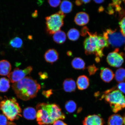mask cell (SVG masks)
<instances>
[{
  "label": "cell",
  "instance_id": "cell-46",
  "mask_svg": "<svg viewBox=\"0 0 125 125\" xmlns=\"http://www.w3.org/2000/svg\"></svg>",
  "mask_w": 125,
  "mask_h": 125
},
{
  "label": "cell",
  "instance_id": "cell-22",
  "mask_svg": "<svg viewBox=\"0 0 125 125\" xmlns=\"http://www.w3.org/2000/svg\"><path fill=\"white\" fill-rule=\"evenodd\" d=\"M73 7V4L70 1L64 0L61 4L60 11L64 14L69 13L72 10Z\"/></svg>",
  "mask_w": 125,
  "mask_h": 125
},
{
  "label": "cell",
  "instance_id": "cell-45",
  "mask_svg": "<svg viewBox=\"0 0 125 125\" xmlns=\"http://www.w3.org/2000/svg\"></svg>",
  "mask_w": 125,
  "mask_h": 125
},
{
  "label": "cell",
  "instance_id": "cell-13",
  "mask_svg": "<svg viewBox=\"0 0 125 125\" xmlns=\"http://www.w3.org/2000/svg\"><path fill=\"white\" fill-rule=\"evenodd\" d=\"M100 77L104 82L109 83L112 81L115 77L113 71L108 68H103L101 69Z\"/></svg>",
  "mask_w": 125,
  "mask_h": 125
},
{
  "label": "cell",
  "instance_id": "cell-24",
  "mask_svg": "<svg viewBox=\"0 0 125 125\" xmlns=\"http://www.w3.org/2000/svg\"><path fill=\"white\" fill-rule=\"evenodd\" d=\"M10 81L5 77L0 79V92L5 93L7 92L10 87Z\"/></svg>",
  "mask_w": 125,
  "mask_h": 125
},
{
  "label": "cell",
  "instance_id": "cell-31",
  "mask_svg": "<svg viewBox=\"0 0 125 125\" xmlns=\"http://www.w3.org/2000/svg\"><path fill=\"white\" fill-rule=\"evenodd\" d=\"M48 3L51 7L56 8L58 7L61 3V0H48Z\"/></svg>",
  "mask_w": 125,
  "mask_h": 125
},
{
  "label": "cell",
  "instance_id": "cell-44",
  "mask_svg": "<svg viewBox=\"0 0 125 125\" xmlns=\"http://www.w3.org/2000/svg\"><path fill=\"white\" fill-rule=\"evenodd\" d=\"M124 116H125V115H124Z\"/></svg>",
  "mask_w": 125,
  "mask_h": 125
},
{
  "label": "cell",
  "instance_id": "cell-12",
  "mask_svg": "<svg viewBox=\"0 0 125 125\" xmlns=\"http://www.w3.org/2000/svg\"><path fill=\"white\" fill-rule=\"evenodd\" d=\"M44 58L46 62L52 64L58 60L59 54L55 49H50L45 52Z\"/></svg>",
  "mask_w": 125,
  "mask_h": 125
},
{
  "label": "cell",
  "instance_id": "cell-38",
  "mask_svg": "<svg viewBox=\"0 0 125 125\" xmlns=\"http://www.w3.org/2000/svg\"><path fill=\"white\" fill-rule=\"evenodd\" d=\"M38 13H37V10H35V12L32 14V17L34 18H36L37 16Z\"/></svg>",
  "mask_w": 125,
  "mask_h": 125
},
{
  "label": "cell",
  "instance_id": "cell-33",
  "mask_svg": "<svg viewBox=\"0 0 125 125\" xmlns=\"http://www.w3.org/2000/svg\"><path fill=\"white\" fill-rule=\"evenodd\" d=\"M52 94V91L51 90L43 91L42 92L43 95L46 98L49 97Z\"/></svg>",
  "mask_w": 125,
  "mask_h": 125
},
{
  "label": "cell",
  "instance_id": "cell-39",
  "mask_svg": "<svg viewBox=\"0 0 125 125\" xmlns=\"http://www.w3.org/2000/svg\"><path fill=\"white\" fill-rule=\"evenodd\" d=\"M95 3L98 4H101L104 2V0H94Z\"/></svg>",
  "mask_w": 125,
  "mask_h": 125
},
{
  "label": "cell",
  "instance_id": "cell-9",
  "mask_svg": "<svg viewBox=\"0 0 125 125\" xmlns=\"http://www.w3.org/2000/svg\"><path fill=\"white\" fill-rule=\"evenodd\" d=\"M118 48H116L113 52L109 53L107 56V61L111 66L114 68L121 67L124 62L122 55L118 52Z\"/></svg>",
  "mask_w": 125,
  "mask_h": 125
},
{
  "label": "cell",
  "instance_id": "cell-28",
  "mask_svg": "<svg viewBox=\"0 0 125 125\" xmlns=\"http://www.w3.org/2000/svg\"><path fill=\"white\" fill-rule=\"evenodd\" d=\"M7 119L4 115H0V125H16L15 123L8 121Z\"/></svg>",
  "mask_w": 125,
  "mask_h": 125
},
{
  "label": "cell",
  "instance_id": "cell-23",
  "mask_svg": "<svg viewBox=\"0 0 125 125\" xmlns=\"http://www.w3.org/2000/svg\"><path fill=\"white\" fill-rule=\"evenodd\" d=\"M115 79L117 82L121 83L125 81V69L119 68L115 72Z\"/></svg>",
  "mask_w": 125,
  "mask_h": 125
},
{
  "label": "cell",
  "instance_id": "cell-35",
  "mask_svg": "<svg viewBox=\"0 0 125 125\" xmlns=\"http://www.w3.org/2000/svg\"><path fill=\"white\" fill-rule=\"evenodd\" d=\"M39 75L41 79H46L48 78V74L46 72H40L39 73Z\"/></svg>",
  "mask_w": 125,
  "mask_h": 125
},
{
  "label": "cell",
  "instance_id": "cell-6",
  "mask_svg": "<svg viewBox=\"0 0 125 125\" xmlns=\"http://www.w3.org/2000/svg\"><path fill=\"white\" fill-rule=\"evenodd\" d=\"M103 35L107 41L109 45L114 47L118 48L125 43V37L116 29L113 30L108 29L104 32Z\"/></svg>",
  "mask_w": 125,
  "mask_h": 125
},
{
  "label": "cell",
  "instance_id": "cell-7",
  "mask_svg": "<svg viewBox=\"0 0 125 125\" xmlns=\"http://www.w3.org/2000/svg\"><path fill=\"white\" fill-rule=\"evenodd\" d=\"M89 36L85 39L84 46L86 55L96 54L97 49L98 35L96 33H92L88 31Z\"/></svg>",
  "mask_w": 125,
  "mask_h": 125
},
{
  "label": "cell",
  "instance_id": "cell-16",
  "mask_svg": "<svg viewBox=\"0 0 125 125\" xmlns=\"http://www.w3.org/2000/svg\"><path fill=\"white\" fill-rule=\"evenodd\" d=\"M63 87L64 90L67 93L74 92L76 89V83L72 79L68 78L64 80Z\"/></svg>",
  "mask_w": 125,
  "mask_h": 125
},
{
  "label": "cell",
  "instance_id": "cell-43",
  "mask_svg": "<svg viewBox=\"0 0 125 125\" xmlns=\"http://www.w3.org/2000/svg\"><path fill=\"white\" fill-rule=\"evenodd\" d=\"M123 118V121H124V125H125V116Z\"/></svg>",
  "mask_w": 125,
  "mask_h": 125
},
{
  "label": "cell",
  "instance_id": "cell-29",
  "mask_svg": "<svg viewBox=\"0 0 125 125\" xmlns=\"http://www.w3.org/2000/svg\"><path fill=\"white\" fill-rule=\"evenodd\" d=\"M119 26L121 29V32L125 37V17L122 19L119 22Z\"/></svg>",
  "mask_w": 125,
  "mask_h": 125
},
{
  "label": "cell",
  "instance_id": "cell-2",
  "mask_svg": "<svg viewBox=\"0 0 125 125\" xmlns=\"http://www.w3.org/2000/svg\"><path fill=\"white\" fill-rule=\"evenodd\" d=\"M12 87L17 98L24 101L35 97L41 89L37 81L30 76L13 83Z\"/></svg>",
  "mask_w": 125,
  "mask_h": 125
},
{
  "label": "cell",
  "instance_id": "cell-41",
  "mask_svg": "<svg viewBox=\"0 0 125 125\" xmlns=\"http://www.w3.org/2000/svg\"><path fill=\"white\" fill-rule=\"evenodd\" d=\"M82 1L83 3L86 4L90 2L91 1L88 0H82Z\"/></svg>",
  "mask_w": 125,
  "mask_h": 125
},
{
  "label": "cell",
  "instance_id": "cell-11",
  "mask_svg": "<svg viewBox=\"0 0 125 125\" xmlns=\"http://www.w3.org/2000/svg\"><path fill=\"white\" fill-rule=\"evenodd\" d=\"M98 38L97 49L95 54L97 57L101 58L104 56L103 49L105 47H108L109 44L103 35H98Z\"/></svg>",
  "mask_w": 125,
  "mask_h": 125
},
{
  "label": "cell",
  "instance_id": "cell-37",
  "mask_svg": "<svg viewBox=\"0 0 125 125\" xmlns=\"http://www.w3.org/2000/svg\"><path fill=\"white\" fill-rule=\"evenodd\" d=\"M82 0H76L75 2V3L76 5L80 6L82 5L83 4Z\"/></svg>",
  "mask_w": 125,
  "mask_h": 125
},
{
  "label": "cell",
  "instance_id": "cell-21",
  "mask_svg": "<svg viewBox=\"0 0 125 125\" xmlns=\"http://www.w3.org/2000/svg\"><path fill=\"white\" fill-rule=\"evenodd\" d=\"M71 65L73 68L76 70H83L85 68V62L80 57H75L73 59Z\"/></svg>",
  "mask_w": 125,
  "mask_h": 125
},
{
  "label": "cell",
  "instance_id": "cell-5",
  "mask_svg": "<svg viewBox=\"0 0 125 125\" xmlns=\"http://www.w3.org/2000/svg\"><path fill=\"white\" fill-rule=\"evenodd\" d=\"M65 15L61 11L45 18L46 31L49 35H52L60 30L64 24Z\"/></svg>",
  "mask_w": 125,
  "mask_h": 125
},
{
  "label": "cell",
  "instance_id": "cell-27",
  "mask_svg": "<svg viewBox=\"0 0 125 125\" xmlns=\"http://www.w3.org/2000/svg\"><path fill=\"white\" fill-rule=\"evenodd\" d=\"M9 43L12 47L20 48L22 47L23 42L22 40L20 37H16L11 40Z\"/></svg>",
  "mask_w": 125,
  "mask_h": 125
},
{
  "label": "cell",
  "instance_id": "cell-20",
  "mask_svg": "<svg viewBox=\"0 0 125 125\" xmlns=\"http://www.w3.org/2000/svg\"><path fill=\"white\" fill-rule=\"evenodd\" d=\"M53 40L55 43L58 44H62L66 41V36L64 31L59 30L54 34Z\"/></svg>",
  "mask_w": 125,
  "mask_h": 125
},
{
  "label": "cell",
  "instance_id": "cell-1",
  "mask_svg": "<svg viewBox=\"0 0 125 125\" xmlns=\"http://www.w3.org/2000/svg\"><path fill=\"white\" fill-rule=\"evenodd\" d=\"M37 121L40 125L53 124L59 120H64L65 115L59 105L55 104L39 103L36 106Z\"/></svg>",
  "mask_w": 125,
  "mask_h": 125
},
{
  "label": "cell",
  "instance_id": "cell-3",
  "mask_svg": "<svg viewBox=\"0 0 125 125\" xmlns=\"http://www.w3.org/2000/svg\"><path fill=\"white\" fill-rule=\"evenodd\" d=\"M114 87L104 92L100 100L104 99L110 104L112 110L115 113L125 108V97L121 91Z\"/></svg>",
  "mask_w": 125,
  "mask_h": 125
},
{
  "label": "cell",
  "instance_id": "cell-18",
  "mask_svg": "<svg viewBox=\"0 0 125 125\" xmlns=\"http://www.w3.org/2000/svg\"><path fill=\"white\" fill-rule=\"evenodd\" d=\"M123 118L118 114H114L109 117L108 121V125H123Z\"/></svg>",
  "mask_w": 125,
  "mask_h": 125
},
{
  "label": "cell",
  "instance_id": "cell-30",
  "mask_svg": "<svg viewBox=\"0 0 125 125\" xmlns=\"http://www.w3.org/2000/svg\"><path fill=\"white\" fill-rule=\"evenodd\" d=\"M90 76L95 74L98 69L94 65H90L87 68Z\"/></svg>",
  "mask_w": 125,
  "mask_h": 125
},
{
  "label": "cell",
  "instance_id": "cell-40",
  "mask_svg": "<svg viewBox=\"0 0 125 125\" xmlns=\"http://www.w3.org/2000/svg\"><path fill=\"white\" fill-rule=\"evenodd\" d=\"M67 54L68 56H71L72 55V52L70 51H68L67 52Z\"/></svg>",
  "mask_w": 125,
  "mask_h": 125
},
{
  "label": "cell",
  "instance_id": "cell-34",
  "mask_svg": "<svg viewBox=\"0 0 125 125\" xmlns=\"http://www.w3.org/2000/svg\"><path fill=\"white\" fill-rule=\"evenodd\" d=\"M88 29L86 27H84L82 28L81 31V35L83 36H85L88 32Z\"/></svg>",
  "mask_w": 125,
  "mask_h": 125
},
{
  "label": "cell",
  "instance_id": "cell-26",
  "mask_svg": "<svg viewBox=\"0 0 125 125\" xmlns=\"http://www.w3.org/2000/svg\"><path fill=\"white\" fill-rule=\"evenodd\" d=\"M65 110L68 113H73L76 110L77 104L74 101L70 100L65 103Z\"/></svg>",
  "mask_w": 125,
  "mask_h": 125
},
{
  "label": "cell",
  "instance_id": "cell-36",
  "mask_svg": "<svg viewBox=\"0 0 125 125\" xmlns=\"http://www.w3.org/2000/svg\"><path fill=\"white\" fill-rule=\"evenodd\" d=\"M53 125H68L63 121L60 120H58L55 122Z\"/></svg>",
  "mask_w": 125,
  "mask_h": 125
},
{
  "label": "cell",
  "instance_id": "cell-32",
  "mask_svg": "<svg viewBox=\"0 0 125 125\" xmlns=\"http://www.w3.org/2000/svg\"><path fill=\"white\" fill-rule=\"evenodd\" d=\"M117 87L118 90L122 93L125 94V83L123 82L119 83L117 85Z\"/></svg>",
  "mask_w": 125,
  "mask_h": 125
},
{
  "label": "cell",
  "instance_id": "cell-19",
  "mask_svg": "<svg viewBox=\"0 0 125 125\" xmlns=\"http://www.w3.org/2000/svg\"><path fill=\"white\" fill-rule=\"evenodd\" d=\"M37 112L34 108L28 107L23 111V115L25 118L29 120H34L36 118Z\"/></svg>",
  "mask_w": 125,
  "mask_h": 125
},
{
  "label": "cell",
  "instance_id": "cell-14",
  "mask_svg": "<svg viewBox=\"0 0 125 125\" xmlns=\"http://www.w3.org/2000/svg\"><path fill=\"white\" fill-rule=\"evenodd\" d=\"M89 21V15L85 12H80L76 14L74 18V21L76 24L83 26L86 24Z\"/></svg>",
  "mask_w": 125,
  "mask_h": 125
},
{
  "label": "cell",
  "instance_id": "cell-17",
  "mask_svg": "<svg viewBox=\"0 0 125 125\" xmlns=\"http://www.w3.org/2000/svg\"><path fill=\"white\" fill-rule=\"evenodd\" d=\"M11 70V65L8 61L5 60L0 61V75L8 76Z\"/></svg>",
  "mask_w": 125,
  "mask_h": 125
},
{
  "label": "cell",
  "instance_id": "cell-8",
  "mask_svg": "<svg viewBox=\"0 0 125 125\" xmlns=\"http://www.w3.org/2000/svg\"><path fill=\"white\" fill-rule=\"evenodd\" d=\"M32 70V67L31 66H28L23 70L15 68L8 75V77L11 82L14 83L19 82L27 75L30 74Z\"/></svg>",
  "mask_w": 125,
  "mask_h": 125
},
{
  "label": "cell",
  "instance_id": "cell-4",
  "mask_svg": "<svg viewBox=\"0 0 125 125\" xmlns=\"http://www.w3.org/2000/svg\"><path fill=\"white\" fill-rule=\"evenodd\" d=\"M0 110L11 121L18 120L22 116L21 109L14 98H7L0 101Z\"/></svg>",
  "mask_w": 125,
  "mask_h": 125
},
{
  "label": "cell",
  "instance_id": "cell-25",
  "mask_svg": "<svg viewBox=\"0 0 125 125\" xmlns=\"http://www.w3.org/2000/svg\"><path fill=\"white\" fill-rule=\"evenodd\" d=\"M80 32L79 31L75 28L70 30L67 33V36L69 40L72 41H76L80 37Z\"/></svg>",
  "mask_w": 125,
  "mask_h": 125
},
{
  "label": "cell",
  "instance_id": "cell-42",
  "mask_svg": "<svg viewBox=\"0 0 125 125\" xmlns=\"http://www.w3.org/2000/svg\"><path fill=\"white\" fill-rule=\"evenodd\" d=\"M99 11H102L104 10V9L103 8V7H100L99 9Z\"/></svg>",
  "mask_w": 125,
  "mask_h": 125
},
{
  "label": "cell",
  "instance_id": "cell-15",
  "mask_svg": "<svg viewBox=\"0 0 125 125\" xmlns=\"http://www.w3.org/2000/svg\"><path fill=\"white\" fill-rule=\"evenodd\" d=\"M76 84L79 90H83L86 89L90 85L89 79L85 75L79 76L77 78Z\"/></svg>",
  "mask_w": 125,
  "mask_h": 125
},
{
  "label": "cell",
  "instance_id": "cell-10",
  "mask_svg": "<svg viewBox=\"0 0 125 125\" xmlns=\"http://www.w3.org/2000/svg\"><path fill=\"white\" fill-rule=\"evenodd\" d=\"M83 123V125H103L104 122L100 115H94L86 117Z\"/></svg>",
  "mask_w": 125,
  "mask_h": 125
}]
</instances>
